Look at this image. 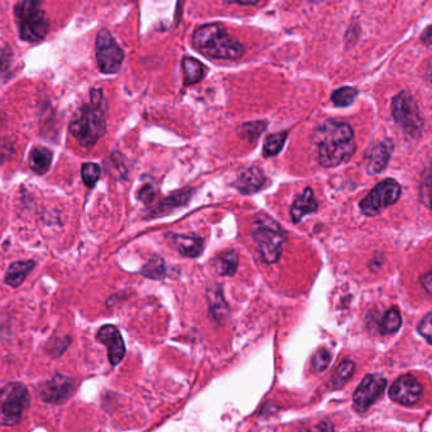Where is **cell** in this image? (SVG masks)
I'll list each match as a JSON object with an SVG mask.
<instances>
[{
    "label": "cell",
    "instance_id": "cell-26",
    "mask_svg": "<svg viewBox=\"0 0 432 432\" xmlns=\"http://www.w3.org/2000/svg\"><path fill=\"white\" fill-rule=\"evenodd\" d=\"M190 198H191V191H181V193L171 195L168 199L163 200L161 204H158V207L154 210V214L161 215V214L171 211L174 207H182L186 204Z\"/></svg>",
    "mask_w": 432,
    "mask_h": 432
},
{
    "label": "cell",
    "instance_id": "cell-21",
    "mask_svg": "<svg viewBox=\"0 0 432 432\" xmlns=\"http://www.w3.org/2000/svg\"><path fill=\"white\" fill-rule=\"evenodd\" d=\"M207 296H209L210 311L213 313L214 319L219 321V322L224 321L228 318L229 308H228V304H226L225 299L223 297L221 288L219 286H216V288L209 290Z\"/></svg>",
    "mask_w": 432,
    "mask_h": 432
},
{
    "label": "cell",
    "instance_id": "cell-24",
    "mask_svg": "<svg viewBox=\"0 0 432 432\" xmlns=\"http://www.w3.org/2000/svg\"><path fill=\"white\" fill-rule=\"evenodd\" d=\"M401 325H402L401 313L396 307H392L382 316V320L379 322V330L385 335H389V334L397 333Z\"/></svg>",
    "mask_w": 432,
    "mask_h": 432
},
{
    "label": "cell",
    "instance_id": "cell-25",
    "mask_svg": "<svg viewBox=\"0 0 432 432\" xmlns=\"http://www.w3.org/2000/svg\"><path fill=\"white\" fill-rule=\"evenodd\" d=\"M419 201L432 211V161L422 172V180L419 185Z\"/></svg>",
    "mask_w": 432,
    "mask_h": 432
},
{
    "label": "cell",
    "instance_id": "cell-29",
    "mask_svg": "<svg viewBox=\"0 0 432 432\" xmlns=\"http://www.w3.org/2000/svg\"><path fill=\"white\" fill-rule=\"evenodd\" d=\"M358 96V90L354 87H340L334 91L332 100L336 107H349Z\"/></svg>",
    "mask_w": 432,
    "mask_h": 432
},
{
    "label": "cell",
    "instance_id": "cell-12",
    "mask_svg": "<svg viewBox=\"0 0 432 432\" xmlns=\"http://www.w3.org/2000/svg\"><path fill=\"white\" fill-rule=\"evenodd\" d=\"M391 399L401 405H410L416 403L422 394V387L411 374L401 375L391 387Z\"/></svg>",
    "mask_w": 432,
    "mask_h": 432
},
{
    "label": "cell",
    "instance_id": "cell-30",
    "mask_svg": "<svg viewBox=\"0 0 432 432\" xmlns=\"http://www.w3.org/2000/svg\"><path fill=\"white\" fill-rule=\"evenodd\" d=\"M101 174V168L96 163H84L81 168V176L82 181L89 188H93L96 182L99 181Z\"/></svg>",
    "mask_w": 432,
    "mask_h": 432
},
{
    "label": "cell",
    "instance_id": "cell-10",
    "mask_svg": "<svg viewBox=\"0 0 432 432\" xmlns=\"http://www.w3.org/2000/svg\"><path fill=\"white\" fill-rule=\"evenodd\" d=\"M75 389L76 383L73 379L57 373L52 378L40 385V396L47 403L64 405L73 397Z\"/></svg>",
    "mask_w": 432,
    "mask_h": 432
},
{
    "label": "cell",
    "instance_id": "cell-36",
    "mask_svg": "<svg viewBox=\"0 0 432 432\" xmlns=\"http://www.w3.org/2000/svg\"><path fill=\"white\" fill-rule=\"evenodd\" d=\"M154 196H156V191L151 185L142 187V190L138 193V199L144 204H149L154 199Z\"/></svg>",
    "mask_w": 432,
    "mask_h": 432
},
{
    "label": "cell",
    "instance_id": "cell-18",
    "mask_svg": "<svg viewBox=\"0 0 432 432\" xmlns=\"http://www.w3.org/2000/svg\"><path fill=\"white\" fill-rule=\"evenodd\" d=\"M34 268L33 260H18L12 263L6 273V283L10 287H20L26 278L28 273Z\"/></svg>",
    "mask_w": 432,
    "mask_h": 432
},
{
    "label": "cell",
    "instance_id": "cell-6",
    "mask_svg": "<svg viewBox=\"0 0 432 432\" xmlns=\"http://www.w3.org/2000/svg\"><path fill=\"white\" fill-rule=\"evenodd\" d=\"M31 402L27 387L20 382L9 383L0 391V425L20 424Z\"/></svg>",
    "mask_w": 432,
    "mask_h": 432
},
{
    "label": "cell",
    "instance_id": "cell-7",
    "mask_svg": "<svg viewBox=\"0 0 432 432\" xmlns=\"http://www.w3.org/2000/svg\"><path fill=\"white\" fill-rule=\"evenodd\" d=\"M392 117L403 132L411 138H419L424 131V119L417 103L408 91H401L392 100Z\"/></svg>",
    "mask_w": 432,
    "mask_h": 432
},
{
    "label": "cell",
    "instance_id": "cell-14",
    "mask_svg": "<svg viewBox=\"0 0 432 432\" xmlns=\"http://www.w3.org/2000/svg\"><path fill=\"white\" fill-rule=\"evenodd\" d=\"M394 144L391 140H379L366 152V172L372 176L386 170L392 157Z\"/></svg>",
    "mask_w": 432,
    "mask_h": 432
},
{
    "label": "cell",
    "instance_id": "cell-22",
    "mask_svg": "<svg viewBox=\"0 0 432 432\" xmlns=\"http://www.w3.org/2000/svg\"><path fill=\"white\" fill-rule=\"evenodd\" d=\"M182 68L185 75V85H193L204 79L205 67L193 57H185L182 60Z\"/></svg>",
    "mask_w": 432,
    "mask_h": 432
},
{
    "label": "cell",
    "instance_id": "cell-1",
    "mask_svg": "<svg viewBox=\"0 0 432 432\" xmlns=\"http://www.w3.org/2000/svg\"><path fill=\"white\" fill-rule=\"evenodd\" d=\"M315 140L321 166H340L350 160L357 151L352 126L338 120H327L321 124L316 129Z\"/></svg>",
    "mask_w": 432,
    "mask_h": 432
},
{
    "label": "cell",
    "instance_id": "cell-37",
    "mask_svg": "<svg viewBox=\"0 0 432 432\" xmlns=\"http://www.w3.org/2000/svg\"><path fill=\"white\" fill-rule=\"evenodd\" d=\"M419 281H421V285L425 288L426 292L432 296V269L425 273Z\"/></svg>",
    "mask_w": 432,
    "mask_h": 432
},
{
    "label": "cell",
    "instance_id": "cell-16",
    "mask_svg": "<svg viewBox=\"0 0 432 432\" xmlns=\"http://www.w3.org/2000/svg\"><path fill=\"white\" fill-rule=\"evenodd\" d=\"M319 209L318 201L315 199L313 188L307 187L304 193L296 198L291 207V218L293 223H299L308 214H313Z\"/></svg>",
    "mask_w": 432,
    "mask_h": 432
},
{
    "label": "cell",
    "instance_id": "cell-33",
    "mask_svg": "<svg viewBox=\"0 0 432 432\" xmlns=\"http://www.w3.org/2000/svg\"><path fill=\"white\" fill-rule=\"evenodd\" d=\"M417 332L424 336L430 344H432V313H427L424 319L419 321Z\"/></svg>",
    "mask_w": 432,
    "mask_h": 432
},
{
    "label": "cell",
    "instance_id": "cell-13",
    "mask_svg": "<svg viewBox=\"0 0 432 432\" xmlns=\"http://www.w3.org/2000/svg\"><path fill=\"white\" fill-rule=\"evenodd\" d=\"M96 339L107 345V358L112 366H118L126 355V345L119 330L114 325H104L96 334Z\"/></svg>",
    "mask_w": 432,
    "mask_h": 432
},
{
    "label": "cell",
    "instance_id": "cell-4",
    "mask_svg": "<svg viewBox=\"0 0 432 432\" xmlns=\"http://www.w3.org/2000/svg\"><path fill=\"white\" fill-rule=\"evenodd\" d=\"M252 235L263 260L269 265L278 262L287 240L286 232L278 223L268 215L260 216L253 224Z\"/></svg>",
    "mask_w": 432,
    "mask_h": 432
},
{
    "label": "cell",
    "instance_id": "cell-3",
    "mask_svg": "<svg viewBox=\"0 0 432 432\" xmlns=\"http://www.w3.org/2000/svg\"><path fill=\"white\" fill-rule=\"evenodd\" d=\"M193 40L200 52L211 59L239 60L246 54L243 45L234 40L219 24L201 26L195 31Z\"/></svg>",
    "mask_w": 432,
    "mask_h": 432
},
{
    "label": "cell",
    "instance_id": "cell-35",
    "mask_svg": "<svg viewBox=\"0 0 432 432\" xmlns=\"http://www.w3.org/2000/svg\"><path fill=\"white\" fill-rule=\"evenodd\" d=\"M302 432H334V425L330 421H321L316 425L307 427Z\"/></svg>",
    "mask_w": 432,
    "mask_h": 432
},
{
    "label": "cell",
    "instance_id": "cell-23",
    "mask_svg": "<svg viewBox=\"0 0 432 432\" xmlns=\"http://www.w3.org/2000/svg\"><path fill=\"white\" fill-rule=\"evenodd\" d=\"M238 262H239L238 253H235L234 251L223 253L218 257L216 271L221 276H226V277L234 276L237 269H238Z\"/></svg>",
    "mask_w": 432,
    "mask_h": 432
},
{
    "label": "cell",
    "instance_id": "cell-2",
    "mask_svg": "<svg viewBox=\"0 0 432 432\" xmlns=\"http://www.w3.org/2000/svg\"><path fill=\"white\" fill-rule=\"evenodd\" d=\"M107 100L100 89H93L90 103L81 107L70 124V132L84 148H91L107 131Z\"/></svg>",
    "mask_w": 432,
    "mask_h": 432
},
{
    "label": "cell",
    "instance_id": "cell-8",
    "mask_svg": "<svg viewBox=\"0 0 432 432\" xmlns=\"http://www.w3.org/2000/svg\"><path fill=\"white\" fill-rule=\"evenodd\" d=\"M402 187L393 179L380 181L371 193L359 202L362 213L373 218L377 216L382 210L392 207L401 198Z\"/></svg>",
    "mask_w": 432,
    "mask_h": 432
},
{
    "label": "cell",
    "instance_id": "cell-15",
    "mask_svg": "<svg viewBox=\"0 0 432 432\" xmlns=\"http://www.w3.org/2000/svg\"><path fill=\"white\" fill-rule=\"evenodd\" d=\"M265 184H266V176L258 167L246 168L240 173L238 180L235 182L237 188L240 193L246 195L260 191L265 186Z\"/></svg>",
    "mask_w": 432,
    "mask_h": 432
},
{
    "label": "cell",
    "instance_id": "cell-17",
    "mask_svg": "<svg viewBox=\"0 0 432 432\" xmlns=\"http://www.w3.org/2000/svg\"><path fill=\"white\" fill-rule=\"evenodd\" d=\"M173 244L181 255L188 258H196L204 252V239L198 235H173Z\"/></svg>",
    "mask_w": 432,
    "mask_h": 432
},
{
    "label": "cell",
    "instance_id": "cell-38",
    "mask_svg": "<svg viewBox=\"0 0 432 432\" xmlns=\"http://www.w3.org/2000/svg\"><path fill=\"white\" fill-rule=\"evenodd\" d=\"M228 3H237L240 6H257L263 0H226Z\"/></svg>",
    "mask_w": 432,
    "mask_h": 432
},
{
    "label": "cell",
    "instance_id": "cell-39",
    "mask_svg": "<svg viewBox=\"0 0 432 432\" xmlns=\"http://www.w3.org/2000/svg\"><path fill=\"white\" fill-rule=\"evenodd\" d=\"M422 42L426 45H432V26L427 28L422 34Z\"/></svg>",
    "mask_w": 432,
    "mask_h": 432
},
{
    "label": "cell",
    "instance_id": "cell-40",
    "mask_svg": "<svg viewBox=\"0 0 432 432\" xmlns=\"http://www.w3.org/2000/svg\"><path fill=\"white\" fill-rule=\"evenodd\" d=\"M310 1H313V3H318L320 0H310Z\"/></svg>",
    "mask_w": 432,
    "mask_h": 432
},
{
    "label": "cell",
    "instance_id": "cell-32",
    "mask_svg": "<svg viewBox=\"0 0 432 432\" xmlns=\"http://www.w3.org/2000/svg\"><path fill=\"white\" fill-rule=\"evenodd\" d=\"M330 362H332V352L325 348H321L313 354L311 366L315 372L321 373L327 369V366H330Z\"/></svg>",
    "mask_w": 432,
    "mask_h": 432
},
{
    "label": "cell",
    "instance_id": "cell-9",
    "mask_svg": "<svg viewBox=\"0 0 432 432\" xmlns=\"http://www.w3.org/2000/svg\"><path fill=\"white\" fill-rule=\"evenodd\" d=\"M124 60V52L115 42L107 29H101L96 37V61L103 73L112 75L120 70Z\"/></svg>",
    "mask_w": 432,
    "mask_h": 432
},
{
    "label": "cell",
    "instance_id": "cell-28",
    "mask_svg": "<svg viewBox=\"0 0 432 432\" xmlns=\"http://www.w3.org/2000/svg\"><path fill=\"white\" fill-rule=\"evenodd\" d=\"M142 274L151 279L163 278L166 274V265L165 260H162L158 255H154L151 260H148L146 266L142 268Z\"/></svg>",
    "mask_w": 432,
    "mask_h": 432
},
{
    "label": "cell",
    "instance_id": "cell-11",
    "mask_svg": "<svg viewBox=\"0 0 432 432\" xmlns=\"http://www.w3.org/2000/svg\"><path fill=\"white\" fill-rule=\"evenodd\" d=\"M387 387V379L378 374H369L362 380L354 393V405L357 411L364 412L371 405L380 399Z\"/></svg>",
    "mask_w": 432,
    "mask_h": 432
},
{
    "label": "cell",
    "instance_id": "cell-34",
    "mask_svg": "<svg viewBox=\"0 0 432 432\" xmlns=\"http://www.w3.org/2000/svg\"><path fill=\"white\" fill-rule=\"evenodd\" d=\"M70 341L71 340L68 338H60V339L56 340V343H50L48 352L54 357H60V355H62V352L66 350L67 346L70 345Z\"/></svg>",
    "mask_w": 432,
    "mask_h": 432
},
{
    "label": "cell",
    "instance_id": "cell-31",
    "mask_svg": "<svg viewBox=\"0 0 432 432\" xmlns=\"http://www.w3.org/2000/svg\"><path fill=\"white\" fill-rule=\"evenodd\" d=\"M266 123L265 121H252V123H246L243 124V126L240 128V133L241 135L249 140V142H254V140L260 138V134L265 132L266 129Z\"/></svg>",
    "mask_w": 432,
    "mask_h": 432
},
{
    "label": "cell",
    "instance_id": "cell-27",
    "mask_svg": "<svg viewBox=\"0 0 432 432\" xmlns=\"http://www.w3.org/2000/svg\"><path fill=\"white\" fill-rule=\"evenodd\" d=\"M288 133L287 132H279V133L271 134L267 137L263 147V154L266 157H274L282 151L285 146Z\"/></svg>",
    "mask_w": 432,
    "mask_h": 432
},
{
    "label": "cell",
    "instance_id": "cell-5",
    "mask_svg": "<svg viewBox=\"0 0 432 432\" xmlns=\"http://www.w3.org/2000/svg\"><path fill=\"white\" fill-rule=\"evenodd\" d=\"M20 38L27 42L45 40L50 23L42 9V0H22L14 8Z\"/></svg>",
    "mask_w": 432,
    "mask_h": 432
},
{
    "label": "cell",
    "instance_id": "cell-20",
    "mask_svg": "<svg viewBox=\"0 0 432 432\" xmlns=\"http://www.w3.org/2000/svg\"><path fill=\"white\" fill-rule=\"evenodd\" d=\"M354 371H355V363L352 360H343L329 380V388L330 389L343 388L348 383V380L352 378Z\"/></svg>",
    "mask_w": 432,
    "mask_h": 432
},
{
    "label": "cell",
    "instance_id": "cell-19",
    "mask_svg": "<svg viewBox=\"0 0 432 432\" xmlns=\"http://www.w3.org/2000/svg\"><path fill=\"white\" fill-rule=\"evenodd\" d=\"M52 163V152L46 147H36L29 154V167L38 174H45Z\"/></svg>",
    "mask_w": 432,
    "mask_h": 432
}]
</instances>
